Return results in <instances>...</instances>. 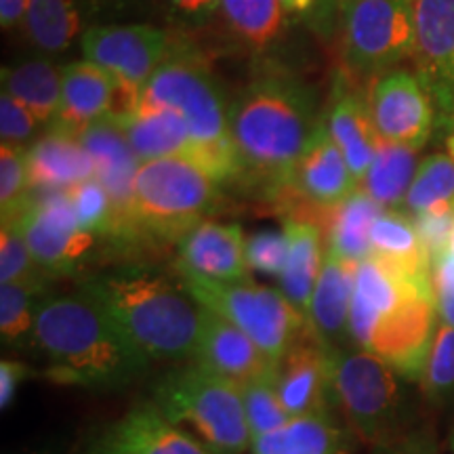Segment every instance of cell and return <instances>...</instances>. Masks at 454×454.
Returning <instances> with one entry per match:
<instances>
[{
    "label": "cell",
    "mask_w": 454,
    "mask_h": 454,
    "mask_svg": "<svg viewBox=\"0 0 454 454\" xmlns=\"http://www.w3.org/2000/svg\"><path fill=\"white\" fill-rule=\"evenodd\" d=\"M322 124L325 118L308 84L282 72L254 78L230 101L238 179L278 200Z\"/></svg>",
    "instance_id": "1"
},
{
    "label": "cell",
    "mask_w": 454,
    "mask_h": 454,
    "mask_svg": "<svg viewBox=\"0 0 454 454\" xmlns=\"http://www.w3.org/2000/svg\"><path fill=\"white\" fill-rule=\"evenodd\" d=\"M32 349L57 385L118 391L144 377L150 357L87 293L44 294L36 309Z\"/></svg>",
    "instance_id": "2"
},
{
    "label": "cell",
    "mask_w": 454,
    "mask_h": 454,
    "mask_svg": "<svg viewBox=\"0 0 454 454\" xmlns=\"http://www.w3.org/2000/svg\"><path fill=\"white\" fill-rule=\"evenodd\" d=\"M81 291L93 297L150 360L184 362L196 356L200 305L184 284L145 268L89 276Z\"/></svg>",
    "instance_id": "3"
},
{
    "label": "cell",
    "mask_w": 454,
    "mask_h": 454,
    "mask_svg": "<svg viewBox=\"0 0 454 454\" xmlns=\"http://www.w3.org/2000/svg\"><path fill=\"white\" fill-rule=\"evenodd\" d=\"M139 106L177 112L196 141L198 160L221 184L238 179V160L230 139V104L200 55L192 49H175L141 90Z\"/></svg>",
    "instance_id": "4"
},
{
    "label": "cell",
    "mask_w": 454,
    "mask_h": 454,
    "mask_svg": "<svg viewBox=\"0 0 454 454\" xmlns=\"http://www.w3.org/2000/svg\"><path fill=\"white\" fill-rule=\"evenodd\" d=\"M221 185L196 158L170 156L141 162L130 211L137 247L179 244L217 208Z\"/></svg>",
    "instance_id": "5"
},
{
    "label": "cell",
    "mask_w": 454,
    "mask_h": 454,
    "mask_svg": "<svg viewBox=\"0 0 454 454\" xmlns=\"http://www.w3.org/2000/svg\"><path fill=\"white\" fill-rule=\"evenodd\" d=\"M404 379L371 351L348 348L333 354V406L364 444H389L417 427Z\"/></svg>",
    "instance_id": "6"
},
{
    "label": "cell",
    "mask_w": 454,
    "mask_h": 454,
    "mask_svg": "<svg viewBox=\"0 0 454 454\" xmlns=\"http://www.w3.org/2000/svg\"><path fill=\"white\" fill-rule=\"evenodd\" d=\"M152 394L170 421L190 423L215 454H242L253 446L240 385L198 362L164 374Z\"/></svg>",
    "instance_id": "7"
},
{
    "label": "cell",
    "mask_w": 454,
    "mask_h": 454,
    "mask_svg": "<svg viewBox=\"0 0 454 454\" xmlns=\"http://www.w3.org/2000/svg\"><path fill=\"white\" fill-rule=\"evenodd\" d=\"M177 271L184 288L198 305L247 333L274 362L309 328L308 317L293 308L282 291L259 286L251 280L223 282L187 270Z\"/></svg>",
    "instance_id": "8"
},
{
    "label": "cell",
    "mask_w": 454,
    "mask_h": 454,
    "mask_svg": "<svg viewBox=\"0 0 454 454\" xmlns=\"http://www.w3.org/2000/svg\"><path fill=\"white\" fill-rule=\"evenodd\" d=\"M414 53L412 0H343L340 64L343 78L374 82Z\"/></svg>",
    "instance_id": "9"
},
{
    "label": "cell",
    "mask_w": 454,
    "mask_h": 454,
    "mask_svg": "<svg viewBox=\"0 0 454 454\" xmlns=\"http://www.w3.org/2000/svg\"><path fill=\"white\" fill-rule=\"evenodd\" d=\"M81 49L84 59L104 67L121 82L122 106L118 112H130L137 107L141 90L145 89L150 78L177 47L160 27L121 24L95 26L84 30Z\"/></svg>",
    "instance_id": "10"
},
{
    "label": "cell",
    "mask_w": 454,
    "mask_h": 454,
    "mask_svg": "<svg viewBox=\"0 0 454 454\" xmlns=\"http://www.w3.org/2000/svg\"><path fill=\"white\" fill-rule=\"evenodd\" d=\"M15 215L34 261L49 280L76 276L95 251L98 236L81 230L67 190H47L30 198Z\"/></svg>",
    "instance_id": "11"
},
{
    "label": "cell",
    "mask_w": 454,
    "mask_h": 454,
    "mask_svg": "<svg viewBox=\"0 0 454 454\" xmlns=\"http://www.w3.org/2000/svg\"><path fill=\"white\" fill-rule=\"evenodd\" d=\"M412 13L417 74L434 99L438 130L454 135V0H412Z\"/></svg>",
    "instance_id": "12"
},
{
    "label": "cell",
    "mask_w": 454,
    "mask_h": 454,
    "mask_svg": "<svg viewBox=\"0 0 454 454\" xmlns=\"http://www.w3.org/2000/svg\"><path fill=\"white\" fill-rule=\"evenodd\" d=\"M368 110L381 141L408 147L427 144L438 129L435 106L419 74L391 70L372 82Z\"/></svg>",
    "instance_id": "13"
},
{
    "label": "cell",
    "mask_w": 454,
    "mask_h": 454,
    "mask_svg": "<svg viewBox=\"0 0 454 454\" xmlns=\"http://www.w3.org/2000/svg\"><path fill=\"white\" fill-rule=\"evenodd\" d=\"M435 333L438 308L434 291H414L379 320L364 351L387 362L404 381H421Z\"/></svg>",
    "instance_id": "14"
},
{
    "label": "cell",
    "mask_w": 454,
    "mask_h": 454,
    "mask_svg": "<svg viewBox=\"0 0 454 454\" xmlns=\"http://www.w3.org/2000/svg\"><path fill=\"white\" fill-rule=\"evenodd\" d=\"M81 454H215L177 429L154 402H141L127 414L93 427L84 435Z\"/></svg>",
    "instance_id": "15"
},
{
    "label": "cell",
    "mask_w": 454,
    "mask_h": 454,
    "mask_svg": "<svg viewBox=\"0 0 454 454\" xmlns=\"http://www.w3.org/2000/svg\"><path fill=\"white\" fill-rule=\"evenodd\" d=\"M78 137L93 158L95 179L106 187V192L112 198L118 225L116 247H137L130 211H133L135 175H137L141 162L135 156L127 135L118 124L116 116L110 114L104 121L84 129Z\"/></svg>",
    "instance_id": "16"
},
{
    "label": "cell",
    "mask_w": 454,
    "mask_h": 454,
    "mask_svg": "<svg viewBox=\"0 0 454 454\" xmlns=\"http://www.w3.org/2000/svg\"><path fill=\"white\" fill-rule=\"evenodd\" d=\"M333 354L308 328L276 362L274 385L291 419L333 412Z\"/></svg>",
    "instance_id": "17"
},
{
    "label": "cell",
    "mask_w": 454,
    "mask_h": 454,
    "mask_svg": "<svg viewBox=\"0 0 454 454\" xmlns=\"http://www.w3.org/2000/svg\"><path fill=\"white\" fill-rule=\"evenodd\" d=\"M196 362L208 371L247 385L274 374L276 362L240 328L200 305Z\"/></svg>",
    "instance_id": "18"
},
{
    "label": "cell",
    "mask_w": 454,
    "mask_h": 454,
    "mask_svg": "<svg viewBox=\"0 0 454 454\" xmlns=\"http://www.w3.org/2000/svg\"><path fill=\"white\" fill-rule=\"evenodd\" d=\"M356 185L343 152L334 144L326 124H322L314 144L294 167L286 192L276 202L293 198L314 208H333L348 200L356 192Z\"/></svg>",
    "instance_id": "19"
},
{
    "label": "cell",
    "mask_w": 454,
    "mask_h": 454,
    "mask_svg": "<svg viewBox=\"0 0 454 454\" xmlns=\"http://www.w3.org/2000/svg\"><path fill=\"white\" fill-rule=\"evenodd\" d=\"M177 270L223 282L251 280L247 240L238 223L202 221L179 242Z\"/></svg>",
    "instance_id": "20"
},
{
    "label": "cell",
    "mask_w": 454,
    "mask_h": 454,
    "mask_svg": "<svg viewBox=\"0 0 454 454\" xmlns=\"http://www.w3.org/2000/svg\"><path fill=\"white\" fill-rule=\"evenodd\" d=\"M356 270L357 263L354 261L340 259L326 248L320 278L309 301L308 325L316 339L328 349L354 348L349 334V316L356 291Z\"/></svg>",
    "instance_id": "21"
},
{
    "label": "cell",
    "mask_w": 454,
    "mask_h": 454,
    "mask_svg": "<svg viewBox=\"0 0 454 454\" xmlns=\"http://www.w3.org/2000/svg\"><path fill=\"white\" fill-rule=\"evenodd\" d=\"M325 124L334 144L343 152L356 184H362L374 156H377L379 145L383 144L374 130L368 98H364L354 84L340 78L334 87L331 104H328Z\"/></svg>",
    "instance_id": "22"
},
{
    "label": "cell",
    "mask_w": 454,
    "mask_h": 454,
    "mask_svg": "<svg viewBox=\"0 0 454 454\" xmlns=\"http://www.w3.org/2000/svg\"><path fill=\"white\" fill-rule=\"evenodd\" d=\"M61 72V106L51 127L81 135L90 124L116 112L114 106L118 98L122 99V89L110 72L87 59L74 61Z\"/></svg>",
    "instance_id": "23"
},
{
    "label": "cell",
    "mask_w": 454,
    "mask_h": 454,
    "mask_svg": "<svg viewBox=\"0 0 454 454\" xmlns=\"http://www.w3.org/2000/svg\"><path fill=\"white\" fill-rule=\"evenodd\" d=\"M30 185L41 190H72L95 179L93 158L76 133L51 127L47 135L27 147Z\"/></svg>",
    "instance_id": "24"
},
{
    "label": "cell",
    "mask_w": 454,
    "mask_h": 454,
    "mask_svg": "<svg viewBox=\"0 0 454 454\" xmlns=\"http://www.w3.org/2000/svg\"><path fill=\"white\" fill-rule=\"evenodd\" d=\"M118 124L127 135L139 162L170 156H190L198 160V145L184 118L168 107H135L116 112Z\"/></svg>",
    "instance_id": "25"
},
{
    "label": "cell",
    "mask_w": 454,
    "mask_h": 454,
    "mask_svg": "<svg viewBox=\"0 0 454 454\" xmlns=\"http://www.w3.org/2000/svg\"><path fill=\"white\" fill-rule=\"evenodd\" d=\"M317 221L303 215L284 217V234L288 240V257L280 276L284 297L308 317L309 301L325 263V234Z\"/></svg>",
    "instance_id": "26"
},
{
    "label": "cell",
    "mask_w": 454,
    "mask_h": 454,
    "mask_svg": "<svg viewBox=\"0 0 454 454\" xmlns=\"http://www.w3.org/2000/svg\"><path fill=\"white\" fill-rule=\"evenodd\" d=\"M219 13L230 36L257 55L278 49L291 24L280 0H221Z\"/></svg>",
    "instance_id": "27"
},
{
    "label": "cell",
    "mask_w": 454,
    "mask_h": 454,
    "mask_svg": "<svg viewBox=\"0 0 454 454\" xmlns=\"http://www.w3.org/2000/svg\"><path fill=\"white\" fill-rule=\"evenodd\" d=\"M381 213V204L374 202L364 190H356L339 207L328 208L322 225V230L326 231L328 251L354 263L371 257V230L374 219Z\"/></svg>",
    "instance_id": "28"
},
{
    "label": "cell",
    "mask_w": 454,
    "mask_h": 454,
    "mask_svg": "<svg viewBox=\"0 0 454 454\" xmlns=\"http://www.w3.org/2000/svg\"><path fill=\"white\" fill-rule=\"evenodd\" d=\"M348 435L333 412L294 417L253 442V454H345Z\"/></svg>",
    "instance_id": "29"
},
{
    "label": "cell",
    "mask_w": 454,
    "mask_h": 454,
    "mask_svg": "<svg viewBox=\"0 0 454 454\" xmlns=\"http://www.w3.org/2000/svg\"><path fill=\"white\" fill-rule=\"evenodd\" d=\"M61 82L64 72L57 70L47 57H34L3 70V93L27 107L41 127L53 124L59 114Z\"/></svg>",
    "instance_id": "30"
},
{
    "label": "cell",
    "mask_w": 454,
    "mask_h": 454,
    "mask_svg": "<svg viewBox=\"0 0 454 454\" xmlns=\"http://www.w3.org/2000/svg\"><path fill=\"white\" fill-rule=\"evenodd\" d=\"M371 247L391 268L412 280H431V263L419 238L414 221L404 213L383 211L374 219L371 230Z\"/></svg>",
    "instance_id": "31"
},
{
    "label": "cell",
    "mask_w": 454,
    "mask_h": 454,
    "mask_svg": "<svg viewBox=\"0 0 454 454\" xmlns=\"http://www.w3.org/2000/svg\"><path fill=\"white\" fill-rule=\"evenodd\" d=\"M24 30L32 47L41 53H64L82 32L78 0H30Z\"/></svg>",
    "instance_id": "32"
},
{
    "label": "cell",
    "mask_w": 454,
    "mask_h": 454,
    "mask_svg": "<svg viewBox=\"0 0 454 454\" xmlns=\"http://www.w3.org/2000/svg\"><path fill=\"white\" fill-rule=\"evenodd\" d=\"M417 152V147L383 141L364 181L360 184L362 190L383 208H395L404 204L419 168Z\"/></svg>",
    "instance_id": "33"
},
{
    "label": "cell",
    "mask_w": 454,
    "mask_h": 454,
    "mask_svg": "<svg viewBox=\"0 0 454 454\" xmlns=\"http://www.w3.org/2000/svg\"><path fill=\"white\" fill-rule=\"evenodd\" d=\"M404 204L412 215L454 213V158L446 154L425 158Z\"/></svg>",
    "instance_id": "34"
},
{
    "label": "cell",
    "mask_w": 454,
    "mask_h": 454,
    "mask_svg": "<svg viewBox=\"0 0 454 454\" xmlns=\"http://www.w3.org/2000/svg\"><path fill=\"white\" fill-rule=\"evenodd\" d=\"M47 288L26 284H3L0 286V337L11 349H32L36 309Z\"/></svg>",
    "instance_id": "35"
},
{
    "label": "cell",
    "mask_w": 454,
    "mask_h": 454,
    "mask_svg": "<svg viewBox=\"0 0 454 454\" xmlns=\"http://www.w3.org/2000/svg\"><path fill=\"white\" fill-rule=\"evenodd\" d=\"M49 282V278L43 274L32 257L17 215L3 217V230H0V284H26V286L47 288Z\"/></svg>",
    "instance_id": "36"
},
{
    "label": "cell",
    "mask_w": 454,
    "mask_h": 454,
    "mask_svg": "<svg viewBox=\"0 0 454 454\" xmlns=\"http://www.w3.org/2000/svg\"><path fill=\"white\" fill-rule=\"evenodd\" d=\"M67 196H70L72 208L76 213L78 225H81L82 231L116 244V211H114L110 194L98 179H89L81 185L72 187V190H67Z\"/></svg>",
    "instance_id": "37"
},
{
    "label": "cell",
    "mask_w": 454,
    "mask_h": 454,
    "mask_svg": "<svg viewBox=\"0 0 454 454\" xmlns=\"http://www.w3.org/2000/svg\"><path fill=\"white\" fill-rule=\"evenodd\" d=\"M423 395L434 406L454 404V328L440 325L421 377Z\"/></svg>",
    "instance_id": "38"
},
{
    "label": "cell",
    "mask_w": 454,
    "mask_h": 454,
    "mask_svg": "<svg viewBox=\"0 0 454 454\" xmlns=\"http://www.w3.org/2000/svg\"><path fill=\"white\" fill-rule=\"evenodd\" d=\"M240 389L253 442L271 434V431L284 427V425L291 421V414L286 412L280 395H278L274 374L242 385Z\"/></svg>",
    "instance_id": "39"
},
{
    "label": "cell",
    "mask_w": 454,
    "mask_h": 454,
    "mask_svg": "<svg viewBox=\"0 0 454 454\" xmlns=\"http://www.w3.org/2000/svg\"><path fill=\"white\" fill-rule=\"evenodd\" d=\"M26 147H0V211L3 217L20 213L30 196V173H27Z\"/></svg>",
    "instance_id": "40"
},
{
    "label": "cell",
    "mask_w": 454,
    "mask_h": 454,
    "mask_svg": "<svg viewBox=\"0 0 454 454\" xmlns=\"http://www.w3.org/2000/svg\"><path fill=\"white\" fill-rule=\"evenodd\" d=\"M288 257L286 234L274 230H263L247 240V259L251 270L268 276H282Z\"/></svg>",
    "instance_id": "41"
},
{
    "label": "cell",
    "mask_w": 454,
    "mask_h": 454,
    "mask_svg": "<svg viewBox=\"0 0 454 454\" xmlns=\"http://www.w3.org/2000/svg\"><path fill=\"white\" fill-rule=\"evenodd\" d=\"M38 124L32 112L11 98L9 93L0 95V137L3 145L26 147V144L36 137Z\"/></svg>",
    "instance_id": "42"
},
{
    "label": "cell",
    "mask_w": 454,
    "mask_h": 454,
    "mask_svg": "<svg viewBox=\"0 0 454 454\" xmlns=\"http://www.w3.org/2000/svg\"><path fill=\"white\" fill-rule=\"evenodd\" d=\"M419 238H421L425 253H427L429 263L434 265L440 261L450 248L454 213H423L414 217Z\"/></svg>",
    "instance_id": "43"
},
{
    "label": "cell",
    "mask_w": 454,
    "mask_h": 454,
    "mask_svg": "<svg viewBox=\"0 0 454 454\" xmlns=\"http://www.w3.org/2000/svg\"><path fill=\"white\" fill-rule=\"evenodd\" d=\"M431 286H434L435 308L444 325L454 328V254L446 253L431 265Z\"/></svg>",
    "instance_id": "44"
},
{
    "label": "cell",
    "mask_w": 454,
    "mask_h": 454,
    "mask_svg": "<svg viewBox=\"0 0 454 454\" xmlns=\"http://www.w3.org/2000/svg\"><path fill=\"white\" fill-rule=\"evenodd\" d=\"M175 21L187 27L207 26L219 13L221 0H162Z\"/></svg>",
    "instance_id": "45"
},
{
    "label": "cell",
    "mask_w": 454,
    "mask_h": 454,
    "mask_svg": "<svg viewBox=\"0 0 454 454\" xmlns=\"http://www.w3.org/2000/svg\"><path fill=\"white\" fill-rule=\"evenodd\" d=\"M372 454H440V450L434 431L425 425H417L402 438L389 442V444L374 446Z\"/></svg>",
    "instance_id": "46"
},
{
    "label": "cell",
    "mask_w": 454,
    "mask_h": 454,
    "mask_svg": "<svg viewBox=\"0 0 454 454\" xmlns=\"http://www.w3.org/2000/svg\"><path fill=\"white\" fill-rule=\"evenodd\" d=\"M26 377L27 368L26 364H21V362L7 360V357L0 362V408H3V411L13 404L17 389L21 387Z\"/></svg>",
    "instance_id": "47"
},
{
    "label": "cell",
    "mask_w": 454,
    "mask_h": 454,
    "mask_svg": "<svg viewBox=\"0 0 454 454\" xmlns=\"http://www.w3.org/2000/svg\"><path fill=\"white\" fill-rule=\"evenodd\" d=\"M30 0H0V26L3 32H15L26 26Z\"/></svg>",
    "instance_id": "48"
},
{
    "label": "cell",
    "mask_w": 454,
    "mask_h": 454,
    "mask_svg": "<svg viewBox=\"0 0 454 454\" xmlns=\"http://www.w3.org/2000/svg\"><path fill=\"white\" fill-rule=\"evenodd\" d=\"M282 7L288 11V15H297V17H305L309 13H314V9L317 7L320 0H280Z\"/></svg>",
    "instance_id": "49"
},
{
    "label": "cell",
    "mask_w": 454,
    "mask_h": 454,
    "mask_svg": "<svg viewBox=\"0 0 454 454\" xmlns=\"http://www.w3.org/2000/svg\"><path fill=\"white\" fill-rule=\"evenodd\" d=\"M448 253L454 254V227H452V238H450V248H448Z\"/></svg>",
    "instance_id": "50"
},
{
    "label": "cell",
    "mask_w": 454,
    "mask_h": 454,
    "mask_svg": "<svg viewBox=\"0 0 454 454\" xmlns=\"http://www.w3.org/2000/svg\"><path fill=\"white\" fill-rule=\"evenodd\" d=\"M34 454H57L53 450H41V452H34Z\"/></svg>",
    "instance_id": "51"
}]
</instances>
